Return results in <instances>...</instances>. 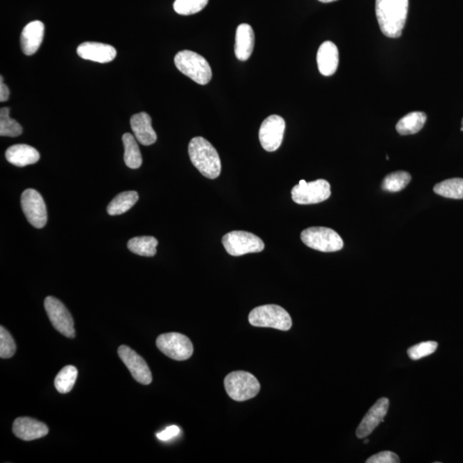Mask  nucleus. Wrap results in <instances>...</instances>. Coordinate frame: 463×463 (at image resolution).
Here are the masks:
<instances>
[{
	"label": "nucleus",
	"instance_id": "nucleus-1",
	"mask_svg": "<svg viewBox=\"0 0 463 463\" xmlns=\"http://www.w3.org/2000/svg\"><path fill=\"white\" fill-rule=\"evenodd\" d=\"M409 0H376V16L381 31L389 38H398L405 27Z\"/></svg>",
	"mask_w": 463,
	"mask_h": 463
},
{
	"label": "nucleus",
	"instance_id": "nucleus-2",
	"mask_svg": "<svg viewBox=\"0 0 463 463\" xmlns=\"http://www.w3.org/2000/svg\"><path fill=\"white\" fill-rule=\"evenodd\" d=\"M190 160L204 177L214 179L221 174L222 162L216 149L205 138L197 137L190 140L188 146Z\"/></svg>",
	"mask_w": 463,
	"mask_h": 463
},
{
	"label": "nucleus",
	"instance_id": "nucleus-3",
	"mask_svg": "<svg viewBox=\"0 0 463 463\" xmlns=\"http://www.w3.org/2000/svg\"><path fill=\"white\" fill-rule=\"evenodd\" d=\"M174 63L179 72L195 83L200 85L210 83L211 67L203 56L190 50L181 51L175 56Z\"/></svg>",
	"mask_w": 463,
	"mask_h": 463
},
{
	"label": "nucleus",
	"instance_id": "nucleus-4",
	"mask_svg": "<svg viewBox=\"0 0 463 463\" xmlns=\"http://www.w3.org/2000/svg\"><path fill=\"white\" fill-rule=\"evenodd\" d=\"M249 322L252 326L273 328L287 331L292 327L289 313L281 306L265 305L254 308L249 314Z\"/></svg>",
	"mask_w": 463,
	"mask_h": 463
},
{
	"label": "nucleus",
	"instance_id": "nucleus-5",
	"mask_svg": "<svg viewBox=\"0 0 463 463\" xmlns=\"http://www.w3.org/2000/svg\"><path fill=\"white\" fill-rule=\"evenodd\" d=\"M227 395L237 402H244L255 397L260 391V384L251 373L237 371L229 373L224 380Z\"/></svg>",
	"mask_w": 463,
	"mask_h": 463
},
{
	"label": "nucleus",
	"instance_id": "nucleus-6",
	"mask_svg": "<svg viewBox=\"0 0 463 463\" xmlns=\"http://www.w3.org/2000/svg\"><path fill=\"white\" fill-rule=\"evenodd\" d=\"M301 237L306 246L322 252H337L344 245L337 232L328 227H309L302 232Z\"/></svg>",
	"mask_w": 463,
	"mask_h": 463
},
{
	"label": "nucleus",
	"instance_id": "nucleus-7",
	"mask_svg": "<svg viewBox=\"0 0 463 463\" xmlns=\"http://www.w3.org/2000/svg\"><path fill=\"white\" fill-rule=\"evenodd\" d=\"M222 244L227 252L234 257L260 252L264 249V243L259 237L245 231H232L224 235Z\"/></svg>",
	"mask_w": 463,
	"mask_h": 463
},
{
	"label": "nucleus",
	"instance_id": "nucleus-8",
	"mask_svg": "<svg viewBox=\"0 0 463 463\" xmlns=\"http://www.w3.org/2000/svg\"><path fill=\"white\" fill-rule=\"evenodd\" d=\"M292 199L298 204H315L322 203L331 195V185L324 179L306 182L304 179L292 189Z\"/></svg>",
	"mask_w": 463,
	"mask_h": 463
},
{
	"label": "nucleus",
	"instance_id": "nucleus-9",
	"mask_svg": "<svg viewBox=\"0 0 463 463\" xmlns=\"http://www.w3.org/2000/svg\"><path fill=\"white\" fill-rule=\"evenodd\" d=\"M156 346L160 352L174 360H186L192 357L193 345L185 335L179 333H167L159 335Z\"/></svg>",
	"mask_w": 463,
	"mask_h": 463
},
{
	"label": "nucleus",
	"instance_id": "nucleus-10",
	"mask_svg": "<svg viewBox=\"0 0 463 463\" xmlns=\"http://www.w3.org/2000/svg\"><path fill=\"white\" fill-rule=\"evenodd\" d=\"M22 212L28 222L36 229H43L47 222V211L43 197L37 190L27 189L21 196Z\"/></svg>",
	"mask_w": 463,
	"mask_h": 463
},
{
	"label": "nucleus",
	"instance_id": "nucleus-11",
	"mask_svg": "<svg viewBox=\"0 0 463 463\" xmlns=\"http://www.w3.org/2000/svg\"><path fill=\"white\" fill-rule=\"evenodd\" d=\"M44 306L55 330L66 337L74 338V321L62 302L53 296H48L44 301Z\"/></svg>",
	"mask_w": 463,
	"mask_h": 463
},
{
	"label": "nucleus",
	"instance_id": "nucleus-12",
	"mask_svg": "<svg viewBox=\"0 0 463 463\" xmlns=\"http://www.w3.org/2000/svg\"><path fill=\"white\" fill-rule=\"evenodd\" d=\"M286 123L281 116L271 115L265 119L259 130V140L265 151L274 152L281 146Z\"/></svg>",
	"mask_w": 463,
	"mask_h": 463
},
{
	"label": "nucleus",
	"instance_id": "nucleus-13",
	"mask_svg": "<svg viewBox=\"0 0 463 463\" xmlns=\"http://www.w3.org/2000/svg\"><path fill=\"white\" fill-rule=\"evenodd\" d=\"M119 358L129 369L133 379L138 383L148 386L152 382V374L146 361L137 354L135 351L126 345L119 347Z\"/></svg>",
	"mask_w": 463,
	"mask_h": 463
},
{
	"label": "nucleus",
	"instance_id": "nucleus-14",
	"mask_svg": "<svg viewBox=\"0 0 463 463\" xmlns=\"http://www.w3.org/2000/svg\"><path fill=\"white\" fill-rule=\"evenodd\" d=\"M389 406V399L383 397L380 398L370 409L357 428L356 436L358 439L367 438V436L375 430V428L378 427L381 422L384 421V418L386 416Z\"/></svg>",
	"mask_w": 463,
	"mask_h": 463
},
{
	"label": "nucleus",
	"instance_id": "nucleus-15",
	"mask_svg": "<svg viewBox=\"0 0 463 463\" xmlns=\"http://www.w3.org/2000/svg\"><path fill=\"white\" fill-rule=\"evenodd\" d=\"M13 431L18 439L32 441L47 436L48 427L43 422L32 418L20 417L14 421Z\"/></svg>",
	"mask_w": 463,
	"mask_h": 463
},
{
	"label": "nucleus",
	"instance_id": "nucleus-16",
	"mask_svg": "<svg viewBox=\"0 0 463 463\" xmlns=\"http://www.w3.org/2000/svg\"><path fill=\"white\" fill-rule=\"evenodd\" d=\"M77 52L82 59L102 63L113 61L117 55L111 45L93 42L82 43Z\"/></svg>",
	"mask_w": 463,
	"mask_h": 463
},
{
	"label": "nucleus",
	"instance_id": "nucleus-17",
	"mask_svg": "<svg viewBox=\"0 0 463 463\" xmlns=\"http://www.w3.org/2000/svg\"><path fill=\"white\" fill-rule=\"evenodd\" d=\"M44 33L43 22L33 21L26 25L22 29L20 40L22 53L28 56L35 54L43 43Z\"/></svg>",
	"mask_w": 463,
	"mask_h": 463
},
{
	"label": "nucleus",
	"instance_id": "nucleus-18",
	"mask_svg": "<svg viewBox=\"0 0 463 463\" xmlns=\"http://www.w3.org/2000/svg\"><path fill=\"white\" fill-rule=\"evenodd\" d=\"M130 126L138 143L144 146L155 144L158 140V136L152 127V119L148 114L143 112L133 115L130 119Z\"/></svg>",
	"mask_w": 463,
	"mask_h": 463
},
{
	"label": "nucleus",
	"instance_id": "nucleus-19",
	"mask_svg": "<svg viewBox=\"0 0 463 463\" xmlns=\"http://www.w3.org/2000/svg\"><path fill=\"white\" fill-rule=\"evenodd\" d=\"M317 67L321 74L332 76L337 72L339 63L338 48L332 42H324L319 47L317 54Z\"/></svg>",
	"mask_w": 463,
	"mask_h": 463
},
{
	"label": "nucleus",
	"instance_id": "nucleus-20",
	"mask_svg": "<svg viewBox=\"0 0 463 463\" xmlns=\"http://www.w3.org/2000/svg\"><path fill=\"white\" fill-rule=\"evenodd\" d=\"M255 35L251 25L242 24L237 28L235 36L234 53L238 61H245L253 52Z\"/></svg>",
	"mask_w": 463,
	"mask_h": 463
},
{
	"label": "nucleus",
	"instance_id": "nucleus-21",
	"mask_svg": "<svg viewBox=\"0 0 463 463\" xmlns=\"http://www.w3.org/2000/svg\"><path fill=\"white\" fill-rule=\"evenodd\" d=\"M6 158L18 167L33 165L40 160L39 152L27 144H15L7 149Z\"/></svg>",
	"mask_w": 463,
	"mask_h": 463
},
{
	"label": "nucleus",
	"instance_id": "nucleus-22",
	"mask_svg": "<svg viewBox=\"0 0 463 463\" xmlns=\"http://www.w3.org/2000/svg\"><path fill=\"white\" fill-rule=\"evenodd\" d=\"M425 121L427 115L423 112H412L402 118L395 128L400 135H412L423 128Z\"/></svg>",
	"mask_w": 463,
	"mask_h": 463
},
{
	"label": "nucleus",
	"instance_id": "nucleus-23",
	"mask_svg": "<svg viewBox=\"0 0 463 463\" xmlns=\"http://www.w3.org/2000/svg\"><path fill=\"white\" fill-rule=\"evenodd\" d=\"M138 199H139V196L134 190L119 193L108 204L107 208L108 215H119L124 214L137 204Z\"/></svg>",
	"mask_w": 463,
	"mask_h": 463
},
{
	"label": "nucleus",
	"instance_id": "nucleus-24",
	"mask_svg": "<svg viewBox=\"0 0 463 463\" xmlns=\"http://www.w3.org/2000/svg\"><path fill=\"white\" fill-rule=\"evenodd\" d=\"M125 147V163L130 169H137L142 166L143 159L136 137L130 133H125L122 137Z\"/></svg>",
	"mask_w": 463,
	"mask_h": 463
},
{
	"label": "nucleus",
	"instance_id": "nucleus-25",
	"mask_svg": "<svg viewBox=\"0 0 463 463\" xmlns=\"http://www.w3.org/2000/svg\"><path fill=\"white\" fill-rule=\"evenodd\" d=\"M158 241L155 237L141 236L130 238L127 248L134 254L143 257H154Z\"/></svg>",
	"mask_w": 463,
	"mask_h": 463
},
{
	"label": "nucleus",
	"instance_id": "nucleus-26",
	"mask_svg": "<svg viewBox=\"0 0 463 463\" xmlns=\"http://www.w3.org/2000/svg\"><path fill=\"white\" fill-rule=\"evenodd\" d=\"M433 190L446 199H463V179H447L437 184Z\"/></svg>",
	"mask_w": 463,
	"mask_h": 463
},
{
	"label": "nucleus",
	"instance_id": "nucleus-27",
	"mask_svg": "<svg viewBox=\"0 0 463 463\" xmlns=\"http://www.w3.org/2000/svg\"><path fill=\"white\" fill-rule=\"evenodd\" d=\"M77 369L73 365H66L56 376L54 386L59 393H69L73 389L77 378Z\"/></svg>",
	"mask_w": 463,
	"mask_h": 463
},
{
	"label": "nucleus",
	"instance_id": "nucleus-28",
	"mask_svg": "<svg viewBox=\"0 0 463 463\" xmlns=\"http://www.w3.org/2000/svg\"><path fill=\"white\" fill-rule=\"evenodd\" d=\"M412 179L410 174L405 171H397L388 174L384 179L382 189L389 192H398L404 189Z\"/></svg>",
	"mask_w": 463,
	"mask_h": 463
},
{
	"label": "nucleus",
	"instance_id": "nucleus-29",
	"mask_svg": "<svg viewBox=\"0 0 463 463\" xmlns=\"http://www.w3.org/2000/svg\"><path fill=\"white\" fill-rule=\"evenodd\" d=\"M22 133V126L10 117V108L2 107L0 110V136L15 137Z\"/></svg>",
	"mask_w": 463,
	"mask_h": 463
},
{
	"label": "nucleus",
	"instance_id": "nucleus-30",
	"mask_svg": "<svg viewBox=\"0 0 463 463\" xmlns=\"http://www.w3.org/2000/svg\"><path fill=\"white\" fill-rule=\"evenodd\" d=\"M208 0H175L174 9L179 15H189L199 13L207 6Z\"/></svg>",
	"mask_w": 463,
	"mask_h": 463
},
{
	"label": "nucleus",
	"instance_id": "nucleus-31",
	"mask_svg": "<svg viewBox=\"0 0 463 463\" xmlns=\"http://www.w3.org/2000/svg\"><path fill=\"white\" fill-rule=\"evenodd\" d=\"M17 346L14 339L3 326L0 327V357L9 358L16 353Z\"/></svg>",
	"mask_w": 463,
	"mask_h": 463
},
{
	"label": "nucleus",
	"instance_id": "nucleus-32",
	"mask_svg": "<svg viewBox=\"0 0 463 463\" xmlns=\"http://www.w3.org/2000/svg\"><path fill=\"white\" fill-rule=\"evenodd\" d=\"M437 349H438V343L436 342H425L411 347L408 350V354L411 360H417L431 356Z\"/></svg>",
	"mask_w": 463,
	"mask_h": 463
},
{
	"label": "nucleus",
	"instance_id": "nucleus-33",
	"mask_svg": "<svg viewBox=\"0 0 463 463\" xmlns=\"http://www.w3.org/2000/svg\"><path fill=\"white\" fill-rule=\"evenodd\" d=\"M367 463H399L400 459L397 454L391 451H383L367 459Z\"/></svg>",
	"mask_w": 463,
	"mask_h": 463
},
{
	"label": "nucleus",
	"instance_id": "nucleus-34",
	"mask_svg": "<svg viewBox=\"0 0 463 463\" xmlns=\"http://www.w3.org/2000/svg\"><path fill=\"white\" fill-rule=\"evenodd\" d=\"M181 432V429H179L177 425H171V427H167L165 430L162 432L158 433V438L162 441H167L171 439L176 437L179 433Z\"/></svg>",
	"mask_w": 463,
	"mask_h": 463
},
{
	"label": "nucleus",
	"instance_id": "nucleus-35",
	"mask_svg": "<svg viewBox=\"0 0 463 463\" xmlns=\"http://www.w3.org/2000/svg\"><path fill=\"white\" fill-rule=\"evenodd\" d=\"M0 79V102H6L9 99L10 91L8 87L3 83V78L1 76Z\"/></svg>",
	"mask_w": 463,
	"mask_h": 463
},
{
	"label": "nucleus",
	"instance_id": "nucleus-36",
	"mask_svg": "<svg viewBox=\"0 0 463 463\" xmlns=\"http://www.w3.org/2000/svg\"><path fill=\"white\" fill-rule=\"evenodd\" d=\"M319 1L322 2V3H331V2L337 1V0H319Z\"/></svg>",
	"mask_w": 463,
	"mask_h": 463
},
{
	"label": "nucleus",
	"instance_id": "nucleus-37",
	"mask_svg": "<svg viewBox=\"0 0 463 463\" xmlns=\"http://www.w3.org/2000/svg\"><path fill=\"white\" fill-rule=\"evenodd\" d=\"M369 443V440H368V439H365V443Z\"/></svg>",
	"mask_w": 463,
	"mask_h": 463
},
{
	"label": "nucleus",
	"instance_id": "nucleus-38",
	"mask_svg": "<svg viewBox=\"0 0 463 463\" xmlns=\"http://www.w3.org/2000/svg\"><path fill=\"white\" fill-rule=\"evenodd\" d=\"M462 126L463 127V119H462Z\"/></svg>",
	"mask_w": 463,
	"mask_h": 463
},
{
	"label": "nucleus",
	"instance_id": "nucleus-39",
	"mask_svg": "<svg viewBox=\"0 0 463 463\" xmlns=\"http://www.w3.org/2000/svg\"><path fill=\"white\" fill-rule=\"evenodd\" d=\"M461 130H462V132H463V127L462 126Z\"/></svg>",
	"mask_w": 463,
	"mask_h": 463
}]
</instances>
